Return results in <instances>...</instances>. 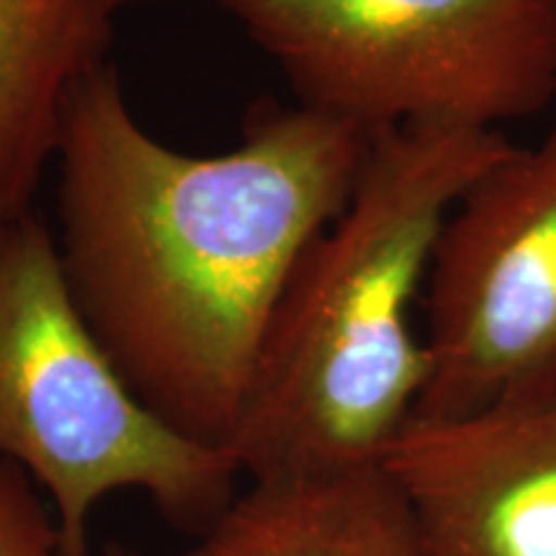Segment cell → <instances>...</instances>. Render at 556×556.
Wrapping results in <instances>:
<instances>
[{"label":"cell","mask_w":556,"mask_h":556,"mask_svg":"<svg viewBox=\"0 0 556 556\" xmlns=\"http://www.w3.org/2000/svg\"><path fill=\"white\" fill-rule=\"evenodd\" d=\"M366 150L351 124L261 101L240 144L191 155L139 124L109 62L75 90L62 266L111 364L176 433L227 451L291 270L345 208Z\"/></svg>","instance_id":"6da1fadb"},{"label":"cell","mask_w":556,"mask_h":556,"mask_svg":"<svg viewBox=\"0 0 556 556\" xmlns=\"http://www.w3.org/2000/svg\"><path fill=\"white\" fill-rule=\"evenodd\" d=\"M516 142L402 127L368 137L358 184L291 270L227 454L248 479L384 462L428 384L413 307L451 208Z\"/></svg>","instance_id":"7a4b0ae2"},{"label":"cell","mask_w":556,"mask_h":556,"mask_svg":"<svg viewBox=\"0 0 556 556\" xmlns=\"http://www.w3.org/2000/svg\"><path fill=\"white\" fill-rule=\"evenodd\" d=\"M0 456L50 500L65 556H90V513L114 492H142L173 526L204 533L242 477L225 448L176 433L131 392L37 208L0 219Z\"/></svg>","instance_id":"3957f363"},{"label":"cell","mask_w":556,"mask_h":556,"mask_svg":"<svg viewBox=\"0 0 556 556\" xmlns=\"http://www.w3.org/2000/svg\"><path fill=\"white\" fill-rule=\"evenodd\" d=\"M294 90L366 137L505 131L556 101V0H214Z\"/></svg>","instance_id":"277c9868"},{"label":"cell","mask_w":556,"mask_h":556,"mask_svg":"<svg viewBox=\"0 0 556 556\" xmlns=\"http://www.w3.org/2000/svg\"><path fill=\"white\" fill-rule=\"evenodd\" d=\"M430 361L415 417L556 392V122L451 208L426 281Z\"/></svg>","instance_id":"5b68a950"},{"label":"cell","mask_w":556,"mask_h":556,"mask_svg":"<svg viewBox=\"0 0 556 556\" xmlns=\"http://www.w3.org/2000/svg\"><path fill=\"white\" fill-rule=\"evenodd\" d=\"M381 464L430 556H556V392L413 417Z\"/></svg>","instance_id":"8992f818"},{"label":"cell","mask_w":556,"mask_h":556,"mask_svg":"<svg viewBox=\"0 0 556 556\" xmlns=\"http://www.w3.org/2000/svg\"><path fill=\"white\" fill-rule=\"evenodd\" d=\"M101 0H0V219L31 212L75 90L106 65Z\"/></svg>","instance_id":"52a82bcc"},{"label":"cell","mask_w":556,"mask_h":556,"mask_svg":"<svg viewBox=\"0 0 556 556\" xmlns=\"http://www.w3.org/2000/svg\"><path fill=\"white\" fill-rule=\"evenodd\" d=\"M184 556H430L384 464L250 479Z\"/></svg>","instance_id":"ba28073f"},{"label":"cell","mask_w":556,"mask_h":556,"mask_svg":"<svg viewBox=\"0 0 556 556\" xmlns=\"http://www.w3.org/2000/svg\"><path fill=\"white\" fill-rule=\"evenodd\" d=\"M0 556H65L54 510L18 464L0 456Z\"/></svg>","instance_id":"9c48e42d"},{"label":"cell","mask_w":556,"mask_h":556,"mask_svg":"<svg viewBox=\"0 0 556 556\" xmlns=\"http://www.w3.org/2000/svg\"><path fill=\"white\" fill-rule=\"evenodd\" d=\"M103 556H139V554H135V552H131V548H127V546L109 544L106 552H103Z\"/></svg>","instance_id":"30bf717a"},{"label":"cell","mask_w":556,"mask_h":556,"mask_svg":"<svg viewBox=\"0 0 556 556\" xmlns=\"http://www.w3.org/2000/svg\"><path fill=\"white\" fill-rule=\"evenodd\" d=\"M101 3L103 5H106V9L109 11H122L124 9V5H129V3H137V0H101Z\"/></svg>","instance_id":"8fae6325"}]
</instances>
